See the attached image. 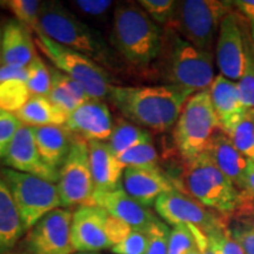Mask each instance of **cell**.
<instances>
[{"mask_svg": "<svg viewBox=\"0 0 254 254\" xmlns=\"http://www.w3.org/2000/svg\"><path fill=\"white\" fill-rule=\"evenodd\" d=\"M251 37H252V47L254 51V26H252V30H251Z\"/></svg>", "mask_w": 254, "mask_h": 254, "instance_id": "obj_48", "label": "cell"}, {"mask_svg": "<svg viewBox=\"0 0 254 254\" xmlns=\"http://www.w3.org/2000/svg\"><path fill=\"white\" fill-rule=\"evenodd\" d=\"M228 230H230L232 237L241 246L244 253L254 254V222L239 220Z\"/></svg>", "mask_w": 254, "mask_h": 254, "instance_id": "obj_39", "label": "cell"}, {"mask_svg": "<svg viewBox=\"0 0 254 254\" xmlns=\"http://www.w3.org/2000/svg\"><path fill=\"white\" fill-rule=\"evenodd\" d=\"M195 245L190 228L186 225H177L170 232L167 254H186Z\"/></svg>", "mask_w": 254, "mask_h": 254, "instance_id": "obj_35", "label": "cell"}, {"mask_svg": "<svg viewBox=\"0 0 254 254\" xmlns=\"http://www.w3.org/2000/svg\"><path fill=\"white\" fill-rule=\"evenodd\" d=\"M110 213L97 205L81 206L73 213L72 240L77 252H98L112 249L107 236Z\"/></svg>", "mask_w": 254, "mask_h": 254, "instance_id": "obj_15", "label": "cell"}, {"mask_svg": "<svg viewBox=\"0 0 254 254\" xmlns=\"http://www.w3.org/2000/svg\"><path fill=\"white\" fill-rule=\"evenodd\" d=\"M36 31H40L60 45L86 56L104 68H114L118 64L103 34L81 21L58 1L43 2Z\"/></svg>", "mask_w": 254, "mask_h": 254, "instance_id": "obj_3", "label": "cell"}, {"mask_svg": "<svg viewBox=\"0 0 254 254\" xmlns=\"http://www.w3.org/2000/svg\"><path fill=\"white\" fill-rule=\"evenodd\" d=\"M148 141H152V134L148 129L142 128L128 120L119 119L114 124L113 132L107 144L113 153L119 158L131 148Z\"/></svg>", "mask_w": 254, "mask_h": 254, "instance_id": "obj_26", "label": "cell"}, {"mask_svg": "<svg viewBox=\"0 0 254 254\" xmlns=\"http://www.w3.org/2000/svg\"><path fill=\"white\" fill-rule=\"evenodd\" d=\"M21 126L23 124L14 114L0 113V161L4 160L15 133Z\"/></svg>", "mask_w": 254, "mask_h": 254, "instance_id": "obj_36", "label": "cell"}, {"mask_svg": "<svg viewBox=\"0 0 254 254\" xmlns=\"http://www.w3.org/2000/svg\"><path fill=\"white\" fill-rule=\"evenodd\" d=\"M186 254H200V251H199V249H198V246L195 245L194 247H193L192 250L189 251V252H187Z\"/></svg>", "mask_w": 254, "mask_h": 254, "instance_id": "obj_47", "label": "cell"}, {"mask_svg": "<svg viewBox=\"0 0 254 254\" xmlns=\"http://www.w3.org/2000/svg\"><path fill=\"white\" fill-rule=\"evenodd\" d=\"M132 230H134V228H132L128 224L113 217V215L110 214L107 218V236H109L112 247L122 243L131 233Z\"/></svg>", "mask_w": 254, "mask_h": 254, "instance_id": "obj_42", "label": "cell"}, {"mask_svg": "<svg viewBox=\"0 0 254 254\" xmlns=\"http://www.w3.org/2000/svg\"><path fill=\"white\" fill-rule=\"evenodd\" d=\"M34 43L57 69L71 77L85 88L90 99L109 98L113 82L109 72L86 56L56 43L40 31H36Z\"/></svg>", "mask_w": 254, "mask_h": 254, "instance_id": "obj_7", "label": "cell"}, {"mask_svg": "<svg viewBox=\"0 0 254 254\" xmlns=\"http://www.w3.org/2000/svg\"><path fill=\"white\" fill-rule=\"evenodd\" d=\"M1 40H2V28L0 26V66L2 65L1 64Z\"/></svg>", "mask_w": 254, "mask_h": 254, "instance_id": "obj_46", "label": "cell"}, {"mask_svg": "<svg viewBox=\"0 0 254 254\" xmlns=\"http://www.w3.org/2000/svg\"><path fill=\"white\" fill-rule=\"evenodd\" d=\"M119 160L125 167L159 168V154L153 141L135 146L120 155Z\"/></svg>", "mask_w": 254, "mask_h": 254, "instance_id": "obj_30", "label": "cell"}, {"mask_svg": "<svg viewBox=\"0 0 254 254\" xmlns=\"http://www.w3.org/2000/svg\"><path fill=\"white\" fill-rule=\"evenodd\" d=\"M40 157L50 167L60 171L71 150L74 134L66 126L33 127Z\"/></svg>", "mask_w": 254, "mask_h": 254, "instance_id": "obj_23", "label": "cell"}, {"mask_svg": "<svg viewBox=\"0 0 254 254\" xmlns=\"http://www.w3.org/2000/svg\"><path fill=\"white\" fill-rule=\"evenodd\" d=\"M14 116L28 127L65 126L68 117L49 98L39 95H31L26 105Z\"/></svg>", "mask_w": 254, "mask_h": 254, "instance_id": "obj_25", "label": "cell"}, {"mask_svg": "<svg viewBox=\"0 0 254 254\" xmlns=\"http://www.w3.org/2000/svg\"><path fill=\"white\" fill-rule=\"evenodd\" d=\"M171 230L160 219L153 222L147 233V247L145 254H167L168 252V238Z\"/></svg>", "mask_w": 254, "mask_h": 254, "instance_id": "obj_34", "label": "cell"}, {"mask_svg": "<svg viewBox=\"0 0 254 254\" xmlns=\"http://www.w3.org/2000/svg\"><path fill=\"white\" fill-rule=\"evenodd\" d=\"M25 233L9 189L0 174V254H6Z\"/></svg>", "mask_w": 254, "mask_h": 254, "instance_id": "obj_24", "label": "cell"}, {"mask_svg": "<svg viewBox=\"0 0 254 254\" xmlns=\"http://www.w3.org/2000/svg\"><path fill=\"white\" fill-rule=\"evenodd\" d=\"M31 93L26 81L7 80L0 82V110L1 112L15 114L30 100Z\"/></svg>", "mask_w": 254, "mask_h": 254, "instance_id": "obj_27", "label": "cell"}, {"mask_svg": "<svg viewBox=\"0 0 254 254\" xmlns=\"http://www.w3.org/2000/svg\"><path fill=\"white\" fill-rule=\"evenodd\" d=\"M73 213L68 208H57L44 215L28 231L26 246L31 254H73Z\"/></svg>", "mask_w": 254, "mask_h": 254, "instance_id": "obj_11", "label": "cell"}, {"mask_svg": "<svg viewBox=\"0 0 254 254\" xmlns=\"http://www.w3.org/2000/svg\"><path fill=\"white\" fill-rule=\"evenodd\" d=\"M31 30L20 21L11 19L2 27L1 64L17 68H26L34 57V40Z\"/></svg>", "mask_w": 254, "mask_h": 254, "instance_id": "obj_21", "label": "cell"}, {"mask_svg": "<svg viewBox=\"0 0 254 254\" xmlns=\"http://www.w3.org/2000/svg\"><path fill=\"white\" fill-rule=\"evenodd\" d=\"M2 164L6 168L31 174L46 182L53 184L59 182V171L50 167L40 157L33 127L23 125L18 129Z\"/></svg>", "mask_w": 254, "mask_h": 254, "instance_id": "obj_13", "label": "cell"}, {"mask_svg": "<svg viewBox=\"0 0 254 254\" xmlns=\"http://www.w3.org/2000/svg\"><path fill=\"white\" fill-rule=\"evenodd\" d=\"M183 184L190 196L221 214L243 211L252 199L215 166L206 152L187 161L183 173Z\"/></svg>", "mask_w": 254, "mask_h": 254, "instance_id": "obj_5", "label": "cell"}, {"mask_svg": "<svg viewBox=\"0 0 254 254\" xmlns=\"http://www.w3.org/2000/svg\"><path fill=\"white\" fill-rule=\"evenodd\" d=\"M62 207L93 205L94 182L92 177L88 142L74 135L71 150L59 171L57 184Z\"/></svg>", "mask_w": 254, "mask_h": 254, "instance_id": "obj_10", "label": "cell"}, {"mask_svg": "<svg viewBox=\"0 0 254 254\" xmlns=\"http://www.w3.org/2000/svg\"><path fill=\"white\" fill-rule=\"evenodd\" d=\"M0 113H2V112H1V110H0Z\"/></svg>", "mask_w": 254, "mask_h": 254, "instance_id": "obj_52", "label": "cell"}, {"mask_svg": "<svg viewBox=\"0 0 254 254\" xmlns=\"http://www.w3.org/2000/svg\"><path fill=\"white\" fill-rule=\"evenodd\" d=\"M6 254H27V253H6Z\"/></svg>", "mask_w": 254, "mask_h": 254, "instance_id": "obj_51", "label": "cell"}, {"mask_svg": "<svg viewBox=\"0 0 254 254\" xmlns=\"http://www.w3.org/2000/svg\"><path fill=\"white\" fill-rule=\"evenodd\" d=\"M1 5L8 8L12 12V14H14L15 20L26 25L32 32L37 30L43 1H38V0H7V1H1Z\"/></svg>", "mask_w": 254, "mask_h": 254, "instance_id": "obj_31", "label": "cell"}, {"mask_svg": "<svg viewBox=\"0 0 254 254\" xmlns=\"http://www.w3.org/2000/svg\"><path fill=\"white\" fill-rule=\"evenodd\" d=\"M66 128L86 141L109 140L113 132V119L104 101L90 99L68 114Z\"/></svg>", "mask_w": 254, "mask_h": 254, "instance_id": "obj_16", "label": "cell"}, {"mask_svg": "<svg viewBox=\"0 0 254 254\" xmlns=\"http://www.w3.org/2000/svg\"><path fill=\"white\" fill-rule=\"evenodd\" d=\"M167 85L192 92L208 91L213 84L214 55L196 49L172 28H165L159 57Z\"/></svg>", "mask_w": 254, "mask_h": 254, "instance_id": "obj_4", "label": "cell"}, {"mask_svg": "<svg viewBox=\"0 0 254 254\" xmlns=\"http://www.w3.org/2000/svg\"><path fill=\"white\" fill-rule=\"evenodd\" d=\"M206 236L219 254H245L226 226L219 227Z\"/></svg>", "mask_w": 254, "mask_h": 254, "instance_id": "obj_37", "label": "cell"}, {"mask_svg": "<svg viewBox=\"0 0 254 254\" xmlns=\"http://www.w3.org/2000/svg\"><path fill=\"white\" fill-rule=\"evenodd\" d=\"M111 41L127 64L135 68H147L161 55L164 30L138 2H123L114 8Z\"/></svg>", "mask_w": 254, "mask_h": 254, "instance_id": "obj_2", "label": "cell"}, {"mask_svg": "<svg viewBox=\"0 0 254 254\" xmlns=\"http://www.w3.org/2000/svg\"><path fill=\"white\" fill-rule=\"evenodd\" d=\"M123 189L139 204L151 207L159 196L178 190V186L160 168L126 167Z\"/></svg>", "mask_w": 254, "mask_h": 254, "instance_id": "obj_17", "label": "cell"}, {"mask_svg": "<svg viewBox=\"0 0 254 254\" xmlns=\"http://www.w3.org/2000/svg\"><path fill=\"white\" fill-rule=\"evenodd\" d=\"M241 100L249 110H254V51L246 50V66L243 77L237 81Z\"/></svg>", "mask_w": 254, "mask_h": 254, "instance_id": "obj_33", "label": "cell"}, {"mask_svg": "<svg viewBox=\"0 0 254 254\" xmlns=\"http://www.w3.org/2000/svg\"><path fill=\"white\" fill-rule=\"evenodd\" d=\"M26 68V85L31 95L49 97L51 87H52V79H51L49 66L37 55Z\"/></svg>", "mask_w": 254, "mask_h": 254, "instance_id": "obj_29", "label": "cell"}, {"mask_svg": "<svg viewBox=\"0 0 254 254\" xmlns=\"http://www.w3.org/2000/svg\"><path fill=\"white\" fill-rule=\"evenodd\" d=\"M138 4L159 26L168 28L172 25L177 1L174 0H140Z\"/></svg>", "mask_w": 254, "mask_h": 254, "instance_id": "obj_32", "label": "cell"}, {"mask_svg": "<svg viewBox=\"0 0 254 254\" xmlns=\"http://www.w3.org/2000/svg\"><path fill=\"white\" fill-rule=\"evenodd\" d=\"M208 92L220 129L225 134H230L234 126L250 111L241 100L237 81H232L219 74Z\"/></svg>", "mask_w": 254, "mask_h": 254, "instance_id": "obj_19", "label": "cell"}, {"mask_svg": "<svg viewBox=\"0 0 254 254\" xmlns=\"http://www.w3.org/2000/svg\"><path fill=\"white\" fill-rule=\"evenodd\" d=\"M0 4H1V1H0Z\"/></svg>", "mask_w": 254, "mask_h": 254, "instance_id": "obj_53", "label": "cell"}, {"mask_svg": "<svg viewBox=\"0 0 254 254\" xmlns=\"http://www.w3.org/2000/svg\"><path fill=\"white\" fill-rule=\"evenodd\" d=\"M245 192L251 198H254V161L247 159L245 173Z\"/></svg>", "mask_w": 254, "mask_h": 254, "instance_id": "obj_45", "label": "cell"}, {"mask_svg": "<svg viewBox=\"0 0 254 254\" xmlns=\"http://www.w3.org/2000/svg\"><path fill=\"white\" fill-rule=\"evenodd\" d=\"M154 208L157 213L172 226H194L205 234L225 226L222 219L214 214L212 209L205 207L179 190L159 196L154 202Z\"/></svg>", "mask_w": 254, "mask_h": 254, "instance_id": "obj_12", "label": "cell"}, {"mask_svg": "<svg viewBox=\"0 0 254 254\" xmlns=\"http://www.w3.org/2000/svg\"><path fill=\"white\" fill-rule=\"evenodd\" d=\"M206 153L238 189L245 192L247 158L237 150L230 136L219 128L208 144Z\"/></svg>", "mask_w": 254, "mask_h": 254, "instance_id": "obj_22", "label": "cell"}, {"mask_svg": "<svg viewBox=\"0 0 254 254\" xmlns=\"http://www.w3.org/2000/svg\"><path fill=\"white\" fill-rule=\"evenodd\" d=\"M243 31L234 13L221 21L215 43V60L220 74L232 81L243 77L246 66V50Z\"/></svg>", "mask_w": 254, "mask_h": 254, "instance_id": "obj_14", "label": "cell"}, {"mask_svg": "<svg viewBox=\"0 0 254 254\" xmlns=\"http://www.w3.org/2000/svg\"><path fill=\"white\" fill-rule=\"evenodd\" d=\"M192 95V92L167 84L155 86L114 85L109 99L128 122L154 132H166L176 125Z\"/></svg>", "mask_w": 254, "mask_h": 254, "instance_id": "obj_1", "label": "cell"}, {"mask_svg": "<svg viewBox=\"0 0 254 254\" xmlns=\"http://www.w3.org/2000/svg\"><path fill=\"white\" fill-rule=\"evenodd\" d=\"M249 211H251V213H252L253 218H254V206H252V207H250V208H249Z\"/></svg>", "mask_w": 254, "mask_h": 254, "instance_id": "obj_50", "label": "cell"}, {"mask_svg": "<svg viewBox=\"0 0 254 254\" xmlns=\"http://www.w3.org/2000/svg\"><path fill=\"white\" fill-rule=\"evenodd\" d=\"M93 205L106 209L111 215L128 224L134 230L146 232L158 220L157 215L150 207L139 204L131 195L127 194L123 186L109 192H95Z\"/></svg>", "mask_w": 254, "mask_h": 254, "instance_id": "obj_18", "label": "cell"}, {"mask_svg": "<svg viewBox=\"0 0 254 254\" xmlns=\"http://www.w3.org/2000/svg\"><path fill=\"white\" fill-rule=\"evenodd\" d=\"M219 128L209 92L193 94L184 106L174 128V140L185 163L205 153Z\"/></svg>", "mask_w": 254, "mask_h": 254, "instance_id": "obj_8", "label": "cell"}, {"mask_svg": "<svg viewBox=\"0 0 254 254\" xmlns=\"http://www.w3.org/2000/svg\"><path fill=\"white\" fill-rule=\"evenodd\" d=\"M227 135L244 157L254 161V110H250Z\"/></svg>", "mask_w": 254, "mask_h": 254, "instance_id": "obj_28", "label": "cell"}, {"mask_svg": "<svg viewBox=\"0 0 254 254\" xmlns=\"http://www.w3.org/2000/svg\"><path fill=\"white\" fill-rule=\"evenodd\" d=\"M73 5L88 17L101 18L112 7L113 2L109 0H77L73 1Z\"/></svg>", "mask_w": 254, "mask_h": 254, "instance_id": "obj_41", "label": "cell"}, {"mask_svg": "<svg viewBox=\"0 0 254 254\" xmlns=\"http://www.w3.org/2000/svg\"><path fill=\"white\" fill-rule=\"evenodd\" d=\"M147 247V233L144 231L132 230L122 243L111 249L114 254H145Z\"/></svg>", "mask_w": 254, "mask_h": 254, "instance_id": "obj_38", "label": "cell"}, {"mask_svg": "<svg viewBox=\"0 0 254 254\" xmlns=\"http://www.w3.org/2000/svg\"><path fill=\"white\" fill-rule=\"evenodd\" d=\"M192 231L193 237H194L196 246L200 251V254H219L217 252V250L214 249V246L212 245L211 241H209L208 237L206 236L202 231H200L199 228H196L194 226H189Z\"/></svg>", "mask_w": 254, "mask_h": 254, "instance_id": "obj_43", "label": "cell"}, {"mask_svg": "<svg viewBox=\"0 0 254 254\" xmlns=\"http://www.w3.org/2000/svg\"><path fill=\"white\" fill-rule=\"evenodd\" d=\"M95 192H109L123 186L125 166L105 141H87Z\"/></svg>", "mask_w": 254, "mask_h": 254, "instance_id": "obj_20", "label": "cell"}, {"mask_svg": "<svg viewBox=\"0 0 254 254\" xmlns=\"http://www.w3.org/2000/svg\"><path fill=\"white\" fill-rule=\"evenodd\" d=\"M233 1L185 0L177 1L172 28L184 39L205 52L213 53L221 21L232 12Z\"/></svg>", "mask_w": 254, "mask_h": 254, "instance_id": "obj_6", "label": "cell"}, {"mask_svg": "<svg viewBox=\"0 0 254 254\" xmlns=\"http://www.w3.org/2000/svg\"><path fill=\"white\" fill-rule=\"evenodd\" d=\"M233 5L239 9L241 14L249 19L252 26H254V0H237Z\"/></svg>", "mask_w": 254, "mask_h": 254, "instance_id": "obj_44", "label": "cell"}, {"mask_svg": "<svg viewBox=\"0 0 254 254\" xmlns=\"http://www.w3.org/2000/svg\"><path fill=\"white\" fill-rule=\"evenodd\" d=\"M47 98L56 106H58L60 110H63L67 116L81 105V103H79L63 85H60L59 82L55 80H52V87H51L50 94Z\"/></svg>", "mask_w": 254, "mask_h": 254, "instance_id": "obj_40", "label": "cell"}, {"mask_svg": "<svg viewBox=\"0 0 254 254\" xmlns=\"http://www.w3.org/2000/svg\"><path fill=\"white\" fill-rule=\"evenodd\" d=\"M0 174L14 200L25 232L49 212L62 207L56 184L6 167L0 170Z\"/></svg>", "mask_w": 254, "mask_h": 254, "instance_id": "obj_9", "label": "cell"}, {"mask_svg": "<svg viewBox=\"0 0 254 254\" xmlns=\"http://www.w3.org/2000/svg\"><path fill=\"white\" fill-rule=\"evenodd\" d=\"M73 254H100V253H98V252H75Z\"/></svg>", "mask_w": 254, "mask_h": 254, "instance_id": "obj_49", "label": "cell"}]
</instances>
